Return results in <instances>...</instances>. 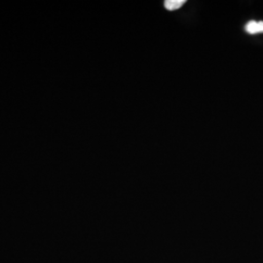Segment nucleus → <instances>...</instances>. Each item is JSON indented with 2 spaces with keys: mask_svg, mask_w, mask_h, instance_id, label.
Segmentation results:
<instances>
[{
  "mask_svg": "<svg viewBox=\"0 0 263 263\" xmlns=\"http://www.w3.org/2000/svg\"><path fill=\"white\" fill-rule=\"evenodd\" d=\"M245 29L248 33L250 34H256V33H261L263 32V22L262 21H259V22H256V21H250L246 27Z\"/></svg>",
  "mask_w": 263,
  "mask_h": 263,
  "instance_id": "1",
  "label": "nucleus"
},
{
  "mask_svg": "<svg viewBox=\"0 0 263 263\" xmlns=\"http://www.w3.org/2000/svg\"><path fill=\"white\" fill-rule=\"evenodd\" d=\"M185 0H166L164 2V6L169 11H175L182 7L183 4H185Z\"/></svg>",
  "mask_w": 263,
  "mask_h": 263,
  "instance_id": "2",
  "label": "nucleus"
}]
</instances>
